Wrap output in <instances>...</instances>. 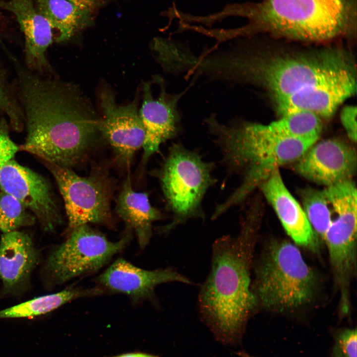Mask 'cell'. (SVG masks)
<instances>
[{"mask_svg":"<svg viewBox=\"0 0 357 357\" xmlns=\"http://www.w3.org/2000/svg\"><path fill=\"white\" fill-rule=\"evenodd\" d=\"M238 40L213 55V79L230 86L249 84L261 87L281 116L295 102L316 89L357 76L353 56L341 48L267 51Z\"/></svg>","mask_w":357,"mask_h":357,"instance_id":"6da1fadb","label":"cell"},{"mask_svg":"<svg viewBox=\"0 0 357 357\" xmlns=\"http://www.w3.org/2000/svg\"><path fill=\"white\" fill-rule=\"evenodd\" d=\"M226 16L248 20L227 29L230 39L258 34L297 41L326 43L355 36L357 0H258L228 5Z\"/></svg>","mask_w":357,"mask_h":357,"instance_id":"7a4b0ae2","label":"cell"},{"mask_svg":"<svg viewBox=\"0 0 357 357\" xmlns=\"http://www.w3.org/2000/svg\"><path fill=\"white\" fill-rule=\"evenodd\" d=\"M252 238L246 224L236 236H224L214 242L210 272L198 295L202 319L226 344L239 341L257 303L250 288Z\"/></svg>","mask_w":357,"mask_h":357,"instance_id":"3957f363","label":"cell"},{"mask_svg":"<svg viewBox=\"0 0 357 357\" xmlns=\"http://www.w3.org/2000/svg\"><path fill=\"white\" fill-rule=\"evenodd\" d=\"M205 123L226 164L243 175L239 186L220 204L225 211L242 202L279 166L296 162L317 141L283 136L266 124L239 119L226 124L214 114Z\"/></svg>","mask_w":357,"mask_h":357,"instance_id":"277c9868","label":"cell"},{"mask_svg":"<svg viewBox=\"0 0 357 357\" xmlns=\"http://www.w3.org/2000/svg\"><path fill=\"white\" fill-rule=\"evenodd\" d=\"M99 122L85 98L50 101L25 122L27 137L20 150L71 169L90 153L100 133Z\"/></svg>","mask_w":357,"mask_h":357,"instance_id":"5b68a950","label":"cell"},{"mask_svg":"<svg viewBox=\"0 0 357 357\" xmlns=\"http://www.w3.org/2000/svg\"><path fill=\"white\" fill-rule=\"evenodd\" d=\"M213 164L180 143L173 144L158 174L168 207L173 215L169 224L160 227L167 235L191 219L204 218L202 200L216 182Z\"/></svg>","mask_w":357,"mask_h":357,"instance_id":"8992f818","label":"cell"},{"mask_svg":"<svg viewBox=\"0 0 357 357\" xmlns=\"http://www.w3.org/2000/svg\"><path fill=\"white\" fill-rule=\"evenodd\" d=\"M315 277L298 249L287 242H276L256 269L255 289L265 307L283 310L309 301Z\"/></svg>","mask_w":357,"mask_h":357,"instance_id":"52a82bcc","label":"cell"},{"mask_svg":"<svg viewBox=\"0 0 357 357\" xmlns=\"http://www.w3.org/2000/svg\"><path fill=\"white\" fill-rule=\"evenodd\" d=\"M132 232L127 229L122 238L113 241L89 225L73 229L48 258L44 268L47 283L61 285L98 271L126 247Z\"/></svg>","mask_w":357,"mask_h":357,"instance_id":"ba28073f","label":"cell"},{"mask_svg":"<svg viewBox=\"0 0 357 357\" xmlns=\"http://www.w3.org/2000/svg\"><path fill=\"white\" fill-rule=\"evenodd\" d=\"M62 195L69 231L90 223L111 226L112 184L107 173L95 169L86 177L71 169L44 162Z\"/></svg>","mask_w":357,"mask_h":357,"instance_id":"9c48e42d","label":"cell"},{"mask_svg":"<svg viewBox=\"0 0 357 357\" xmlns=\"http://www.w3.org/2000/svg\"><path fill=\"white\" fill-rule=\"evenodd\" d=\"M0 188L30 210L43 230L52 232L62 218L47 181L32 170L11 159L0 168Z\"/></svg>","mask_w":357,"mask_h":357,"instance_id":"30bf717a","label":"cell"},{"mask_svg":"<svg viewBox=\"0 0 357 357\" xmlns=\"http://www.w3.org/2000/svg\"><path fill=\"white\" fill-rule=\"evenodd\" d=\"M97 286L105 292L126 296L134 304L149 301L159 305L155 289L170 282L191 284L192 281L172 267L146 270L138 267L126 260H116L95 280Z\"/></svg>","mask_w":357,"mask_h":357,"instance_id":"8fae6325","label":"cell"},{"mask_svg":"<svg viewBox=\"0 0 357 357\" xmlns=\"http://www.w3.org/2000/svg\"><path fill=\"white\" fill-rule=\"evenodd\" d=\"M99 97L103 115L99 119L100 133L114 149L119 162L128 169L134 154L142 148L145 139L137 101L118 105L114 94L107 88L102 89Z\"/></svg>","mask_w":357,"mask_h":357,"instance_id":"7c38bea8","label":"cell"},{"mask_svg":"<svg viewBox=\"0 0 357 357\" xmlns=\"http://www.w3.org/2000/svg\"><path fill=\"white\" fill-rule=\"evenodd\" d=\"M158 78L160 90L156 97L152 94L150 84H144L143 101L139 111L145 131L142 166L158 151L163 142L175 137L180 129L178 103L184 92L168 93L163 79Z\"/></svg>","mask_w":357,"mask_h":357,"instance_id":"4fadbf2b","label":"cell"},{"mask_svg":"<svg viewBox=\"0 0 357 357\" xmlns=\"http://www.w3.org/2000/svg\"><path fill=\"white\" fill-rule=\"evenodd\" d=\"M296 162L298 174L328 187L351 180L356 170L357 155L348 144L327 139L313 144Z\"/></svg>","mask_w":357,"mask_h":357,"instance_id":"5bb4252c","label":"cell"},{"mask_svg":"<svg viewBox=\"0 0 357 357\" xmlns=\"http://www.w3.org/2000/svg\"><path fill=\"white\" fill-rule=\"evenodd\" d=\"M0 8L13 14L20 26L28 68L38 72L47 69L46 53L54 39V32L34 0H0Z\"/></svg>","mask_w":357,"mask_h":357,"instance_id":"9a60e30c","label":"cell"},{"mask_svg":"<svg viewBox=\"0 0 357 357\" xmlns=\"http://www.w3.org/2000/svg\"><path fill=\"white\" fill-rule=\"evenodd\" d=\"M39 254L28 234L17 230L3 233L0 239V279L2 294H13L27 285Z\"/></svg>","mask_w":357,"mask_h":357,"instance_id":"2e32d148","label":"cell"},{"mask_svg":"<svg viewBox=\"0 0 357 357\" xmlns=\"http://www.w3.org/2000/svg\"><path fill=\"white\" fill-rule=\"evenodd\" d=\"M288 234L298 244L314 249L316 239L305 213L285 186L278 169L259 185Z\"/></svg>","mask_w":357,"mask_h":357,"instance_id":"e0dca14e","label":"cell"},{"mask_svg":"<svg viewBox=\"0 0 357 357\" xmlns=\"http://www.w3.org/2000/svg\"><path fill=\"white\" fill-rule=\"evenodd\" d=\"M116 209L127 229L135 232L139 246L143 249L150 241L153 223L162 216L151 204L147 193L133 189L129 173L117 198Z\"/></svg>","mask_w":357,"mask_h":357,"instance_id":"ac0fdd59","label":"cell"},{"mask_svg":"<svg viewBox=\"0 0 357 357\" xmlns=\"http://www.w3.org/2000/svg\"><path fill=\"white\" fill-rule=\"evenodd\" d=\"M105 291L98 286L93 287H70L60 292L35 298L0 310V319L26 318L52 311L77 299L101 296Z\"/></svg>","mask_w":357,"mask_h":357,"instance_id":"d6986e66","label":"cell"},{"mask_svg":"<svg viewBox=\"0 0 357 357\" xmlns=\"http://www.w3.org/2000/svg\"><path fill=\"white\" fill-rule=\"evenodd\" d=\"M40 13L47 20L55 38L61 42L70 39L89 23V12L83 10L67 0H34Z\"/></svg>","mask_w":357,"mask_h":357,"instance_id":"ffe728a7","label":"cell"},{"mask_svg":"<svg viewBox=\"0 0 357 357\" xmlns=\"http://www.w3.org/2000/svg\"><path fill=\"white\" fill-rule=\"evenodd\" d=\"M321 119L312 113L300 111L282 116L266 125L271 131L283 136L317 140L322 129Z\"/></svg>","mask_w":357,"mask_h":357,"instance_id":"44dd1931","label":"cell"},{"mask_svg":"<svg viewBox=\"0 0 357 357\" xmlns=\"http://www.w3.org/2000/svg\"><path fill=\"white\" fill-rule=\"evenodd\" d=\"M301 196L310 224L324 238L331 224L330 207L324 190L308 188L302 190Z\"/></svg>","mask_w":357,"mask_h":357,"instance_id":"7402d4cb","label":"cell"},{"mask_svg":"<svg viewBox=\"0 0 357 357\" xmlns=\"http://www.w3.org/2000/svg\"><path fill=\"white\" fill-rule=\"evenodd\" d=\"M17 199L1 191L0 193V231L7 233L33 225L35 217Z\"/></svg>","mask_w":357,"mask_h":357,"instance_id":"603a6c76","label":"cell"},{"mask_svg":"<svg viewBox=\"0 0 357 357\" xmlns=\"http://www.w3.org/2000/svg\"><path fill=\"white\" fill-rule=\"evenodd\" d=\"M0 112H4L7 115L11 124L16 129L20 130L21 128L24 119L21 108L14 98L0 71Z\"/></svg>","mask_w":357,"mask_h":357,"instance_id":"cb8c5ba5","label":"cell"},{"mask_svg":"<svg viewBox=\"0 0 357 357\" xmlns=\"http://www.w3.org/2000/svg\"><path fill=\"white\" fill-rule=\"evenodd\" d=\"M335 338L332 357H357V330L346 329L339 333Z\"/></svg>","mask_w":357,"mask_h":357,"instance_id":"d4e9b609","label":"cell"},{"mask_svg":"<svg viewBox=\"0 0 357 357\" xmlns=\"http://www.w3.org/2000/svg\"><path fill=\"white\" fill-rule=\"evenodd\" d=\"M20 148L10 138L4 125H0V168L12 159Z\"/></svg>","mask_w":357,"mask_h":357,"instance_id":"484cf974","label":"cell"},{"mask_svg":"<svg viewBox=\"0 0 357 357\" xmlns=\"http://www.w3.org/2000/svg\"><path fill=\"white\" fill-rule=\"evenodd\" d=\"M357 107L347 106L340 114L341 123L350 139L356 143L357 140Z\"/></svg>","mask_w":357,"mask_h":357,"instance_id":"4316f807","label":"cell"},{"mask_svg":"<svg viewBox=\"0 0 357 357\" xmlns=\"http://www.w3.org/2000/svg\"><path fill=\"white\" fill-rule=\"evenodd\" d=\"M79 8L90 12L95 8L96 0H67Z\"/></svg>","mask_w":357,"mask_h":357,"instance_id":"83f0119b","label":"cell"},{"mask_svg":"<svg viewBox=\"0 0 357 357\" xmlns=\"http://www.w3.org/2000/svg\"><path fill=\"white\" fill-rule=\"evenodd\" d=\"M113 357H158L157 356L141 353H128Z\"/></svg>","mask_w":357,"mask_h":357,"instance_id":"f1b7e54d","label":"cell"},{"mask_svg":"<svg viewBox=\"0 0 357 357\" xmlns=\"http://www.w3.org/2000/svg\"><path fill=\"white\" fill-rule=\"evenodd\" d=\"M238 355L239 356V357H255L254 356H252L249 355H248L243 352H238Z\"/></svg>","mask_w":357,"mask_h":357,"instance_id":"f546056e","label":"cell"}]
</instances>
